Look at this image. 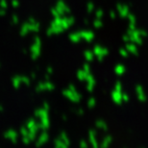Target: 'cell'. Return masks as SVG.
Wrapping results in <instances>:
<instances>
[{
	"label": "cell",
	"mask_w": 148,
	"mask_h": 148,
	"mask_svg": "<svg viewBox=\"0 0 148 148\" xmlns=\"http://www.w3.org/2000/svg\"><path fill=\"white\" fill-rule=\"evenodd\" d=\"M95 126H96L98 129L103 130V131H105V132L108 130V125H107V123H106L105 121H104V120H102V119H98V120H96V122H95Z\"/></svg>",
	"instance_id": "obj_20"
},
{
	"label": "cell",
	"mask_w": 148,
	"mask_h": 148,
	"mask_svg": "<svg viewBox=\"0 0 148 148\" xmlns=\"http://www.w3.org/2000/svg\"><path fill=\"white\" fill-rule=\"evenodd\" d=\"M80 36H81L82 40H84L88 42H91L94 38V34L91 31H80Z\"/></svg>",
	"instance_id": "obj_14"
},
{
	"label": "cell",
	"mask_w": 148,
	"mask_h": 148,
	"mask_svg": "<svg viewBox=\"0 0 148 148\" xmlns=\"http://www.w3.org/2000/svg\"><path fill=\"white\" fill-rule=\"evenodd\" d=\"M40 129H42L43 131H45L46 129L49 128L50 126V121H49V115H44V116L40 118V123H38Z\"/></svg>",
	"instance_id": "obj_12"
},
{
	"label": "cell",
	"mask_w": 148,
	"mask_h": 148,
	"mask_svg": "<svg viewBox=\"0 0 148 148\" xmlns=\"http://www.w3.org/2000/svg\"><path fill=\"white\" fill-rule=\"evenodd\" d=\"M11 4H12V6H13L14 8H17L19 6V1H18V0H12Z\"/></svg>",
	"instance_id": "obj_41"
},
{
	"label": "cell",
	"mask_w": 148,
	"mask_h": 148,
	"mask_svg": "<svg viewBox=\"0 0 148 148\" xmlns=\"http://www.w3.org/2000/svg\"><path fill=\"white\" fill-rule=\"evenodd\" d=\"M12 84L14 87V88H20V86L22 85V79L21 76H16L14 77L13 80H12Z\"/></svg>",
	"instance_id": "obj_22"
},
{
	"label": "cell",
	"mask_w": 148,
	"mask_h": 148,
	"mask_svg": "<svg viewBox=\"0 0 148 148\" xmlns=\"http://www.w3.org/2000/svg\"><path fill=\"white\" fill-rule=\"evenodd\" d=\"M56 10H57L59 13H60V14L62 16H64V14H69L70 10H69V7L67 6L66 3H64V1H62V0H60L57 4H56Z\"/></svg>",
	"instance_id": "obj_7"
},
{
	"label": "cell",
	"mask_w": 148,
	"mask_h": 148,
	"mask_svg": "<svg viewBox=\"0 0 148 148\" xmlns=\"http://www.w3.org/2000/svg\"><path fill=\"white\" fill-rule=\"evenodd\" d=\"M136 93H137V96H138V99L140 100V102H145L146 101V94L144 92V90L143 88V86L140 85H138L136 87Z\"/></svg>",
	"instance_id": "obj_10"
},
{
	"label": "cell",
	"mask_w": 148,
	"mask_h": 148,
	"mask_svg": "<svg viewBox=\"0 0 148 148\" xmlns=\"http://www.w3.org/2000/svg\"><path fill=\"white\" fill-rule=\"evenodd\" d=\"M86 82H87V90L91 92L94 90V86H95V80H94V77L92 76V74L90 73L86 79Z\"/></svg>",
	"instance_id": "obj_13"
},
{
	"label": "cell",
	"mask_w": 148,
	"mask_h": 148,
	"mask_svg": "<svg viewBox=\"0 0 148 148\" xmlns=\"http://www.w3.org/2000/svg\"><path fill=\"white\" fill-rule=\"evenodd\" d=\"M30 32L31 31H30V28H29L28 23L27 22L24 23V24L21 26V29H20V35H21V36H26V35H28Z\"/></svg>",
	"instance_id": "obj_26"
},
{
	"label": "cell",
	"mask_w": 148,
	"mask_h": 148,
	"mask_svg": "<svg viewBox=\"0 0 148 148\" xmlns=\"http://www.w3.org/2000/svg\"><path fill=\"white\" fill-rule=\"evenodd\" d=\"M114 90H122V84L119 82V81H117L116 83H115V85H114Z\"/></svg>",
	"instance_id": "obj_36"
},
{
	"label": "cell",
	"mask_w": 148,
	"mask_h": 148,
	"mask_svg": "<svg viewBox=\"0 0 148 148\" xmlns=\"http://www.w3.org/2000/svg\"><path fill=\"white\" fill-rule=\"evenodd\" d=\"M20 134H21L22 137H25V136H28L29 134V130L26 126H23L21 127V129H20Z\"/></svg>",
	"instance_id": "obj_30"
},
{
	"label": "cell",
	"mask_w": 148,
	"mask_h": 148,
	"mask_svg": "<svg viewBox=\"0 0 148 148\" xmlns=\"http://www.w3.org/2000/svg\"><path fill=\"white\" fill-rule=\"evenodd\" d=\"M116 8H117L118 14H119V16L122 17V18H125V17L128 16V14H130L129 6L123 5V4H117Z\"/></svg>",
	"instance_id": "obj_9"
},
{
	"label": "cell",
	"mask_w": 148,
	"mask_h": 148,
	"mask_svg": "<svg viewBox=\"0 0 148 148\" xmlns=\"http://www.w3.org/2000/svg\"><path fill=\"white\" fill-rule=\"evenodd\" d=\"M63 94L64 96H66L67 99H69L70 101H72L74 103H77L81 100V95L77 91L74 85H69V88H66V90H64L63 91Z\"/></svg>",
	"instance_id": "obj_1"
},
{
	"label": "cell",
	"mask_w": 148,
	"mask_h": 148,
	"mask_svg": "<svg viewBox=\"0 0 148 148\" xmlns=\"http://www.w3.org/2000/svg\"><path fill=\"white\" fill-rule=\"evenodd\" d=\"M42 108L44 109V110H46V111H48L49 112V105H48V103H43V106H42Z\"/></svg>",
	"instance_id": "obj_43"
},
{
	"label": "cell",
	"mask_w": 148,
	"mask_h": 148,
	"mask_svg": "<svg viewBox=\"0 0 148 148\" xmlns=\"http://www.w3.org/2000/svg\"><path fill=\"white\" fill-rule=\"evenodd\" d=\"M112 99L115 104L117 105H121L123 102L122 99V90H114L112 91Z\"/></svg>",
	"instance_id": "obj_8"
},
{
	"label": "cell",
	"mask_w": 148,
	"mask_h": 148,
	"mask_svg": "<svg viewBox=\"0 0 148 148\" xmlns=\"http://www.w3.org/2000/svg\"><path fill=\"white\" fill-rule=\"evenodd\" d=\"M77 114H80V115H83V114H84V110H83V109H78V111H77Z\"/></svg>",
	"instance_id": "obj_46"
},
{
	"label": "cell",
	"mask_w": 148,
	"mask_h": 148,
	"mask_svg": "<svg viewBox=\"0 0 148 148\" xmlns=\"http://www.w3.org/2000/svg\"><path fill=\"white\" fill-rule=\"evenodd\" d=\"M110 16H111V18H112V19L115 18V16H115V13H114V11H111L110 12Z\"/></svg>",
	"instance_id": "obj_44"
},
{
	"label": "cell",
	"mask_w": 148,
	"mask_h": 148,
	"mask_svg": "<svg viewBox=\"0 0 148 148\" xmlns=\"http://www.w3.org/2000/svg\"><path fill=\"white\" fill-rule=\"evenodd\" d=\"M95 16H96V18H100V19L102 18V16H103V11H102V9H98V10H96V12H95Z\"/></svg>",
	"instance_id": "obj_33"
},
{
	"label": "cell",
	"mask_w": 148,
	"mask_h": 148,
	"mask_svg": "<svg viewBox=\"0 0 148 148\" xmlns=\"http://www.w3.org/2000/svg\"><path fill=\"white\" fill-rule=\"evenodd\" d=\"M93 53H94V55H95V57L97 58V60H98V62H102L104 57L108 56L109 50L106 48V47H102L98 45V44H96V45H94L93 47Z\"/></svg>",
	"instance_id": "obj_4"
},
{
	"label": "cell",
	"mask_w": 148,
	"mask_h": 148,
	"mask_svg": "<svg viewBox=\"0 0 148 148\" xmlns=\"http://www.w3.org/2000/svg\"><path fill=\"white\" fill-rule=\"evenodd\" d=\"M126 71V67L123 66V64H118L115 66L114 67V73L116 74V75L118 76H121V75H123L124 73H125Z\"/></svg>",
	"instance_id": "obj_19"
},
{
	"label": "cell",
	"mask_w": 148,
	"mask_h": 148,
	"mask_svg": "<svg viewBox=\"0 0 148 148\" xmlns=\"http://www.w3.org/2000/svg\"><path fill=\"white\" fill-rule=\"evenodd\" d=\"M94 10V4L92 2H88V4H87V11H88V13H92Z\"/></svg>",
	"instance_id": "obj_31"
},
{
	"label": "cell",
	"mask_w": 148,
	"mask_h": 148,
	"mask_svg": "<svg viewBox=\"0 0 148 148\" xmlns=\"http://www.w3.org/2000/svg\"><path fill=\"white\" fill-rule=\"evenodd\" d=\"M119 54H120L121 57L127 58L129 56V52H128V50H127L126 48H120L119 49Z\"/></svg>",
	"instance_id": "obj_29"
},
{
	"label": "cell",
	"mask_w": 148,
	"mask_h": 148,
	"mask_svg": "<svg viewBox=\"0 0 148 148\" xmlns=\"http://www.w3.org/2000/svg\"><path fill=\"white\" fill-rule=\"evenodd\" d=\"M49 140V136L47 134V132L43 131L42 133L40 134V136L38 137V140H37V146H40V145H43L44 143H46L47 141Z\"/></svg>",
	"instance_id": "obj_17"
},
{
	"label": "cell",
	"mask_w": 148,
	"mask_h": 148,
	"mask_svg": "<svg viewBox=\"0 0 148 148\" xmlns=\"http://www.w3.org/2000/svg\"><path fill=\"white\" fill-rule=\"evenodd\" d=\"M51 14H52V16H54V17H60V16H62L61 14H60V13L56 10V8H53L52 10H51Z\"/></svg>",
	"instance_id": "obj_34"
},
{
	"label": "cell",
	"mask_w": 148,
	"mask_h": 148,
	"mask_svg": "<svg viewBox=\"0 0 148 148\" xmlns=\"http://www.w3.org/2000/svg\"><path fill=\"white\" fill-rule=\"evenodd\" d=\"M69 40L73 43H78L79 41H81L82 38H81V36H80L79 32H76V33H72V34L69 35Z\"/></svg>",
	"instance_id": "obj_21"
},
{
	"label": "cell",
	"mask_w": 148,
	"mask_h": 148,
	"mask_svg": "<svg viewBox=\"0 0 148 148\" xmlns=\"http://www.w3.org/2000/svg\"><path fill=\"white\" fill-rule=\"evenodd\" d=\"M122 40H123V41H125V42H129V41H130V38H129L128 35H125V36H123Z\"/></svg>",
	"instance_id": "obj_42"
},
{
	"label": "cell",
	"mask_w": 148,
	"mask_h": 148,
	"mask_svg": "<svg viewBox=\"0 0 148 148\" xmlns=\"http://www.w3.org/2000/svg\"><path fill=\"white\" fill-rule=\"evenodd\" d=\"M21 79H22V84H24V85H26V86H29V85H30V78H29V77L21 76Z\"/></svg>",
	"instance_id": "obj_32"
},
{
	"label": "cell",
	"mask_w": 148,
	"mask_h": 148,
	"mask_svg": "<svg viewBox=\"0 0 148 148\" xmlns=\"http://www.w3.org/2000/svg\"><path fill=\"white\" fill-rule=\"evenodd\" d=\"M40 47H41L40 38L38 37H36L33 45L31 46V56L33 59H37L40 55Z\"/></svg>",
	"instance_id": "obj_5"
},
{
	"label": "cell",
	"mask_w": 148,
	"mask_h": 148,
	"mask_svg": "<svg viewBox=\"0 0 148 148\" xmlns=\"http://www.w3.org/2000/svg\"><path fill=\"white\" fill-rule=\"evenodd\" d=\"M46 72L47 74H52L53 73V69H52V67H47V69H46Z\"/></svg>",
	"instance_id": "obj_45"
},
{
	"label": "cell",
	"mask_w": 148,
	"mask_h": 148,
	"mask_svg": "<svg viewBox=\"0 0 148 148\" xmlns=\"http://www.w3.org/2000/svg\"><path fill=\"white\" fill-rule=\"evenodd\" d=\"M54 145L57 148H66L70 145V140L66 132H62L60 136L54 141Z\"/></svg>",
	"instance_id": "obj_2"
},
{
	"label": "cell",
	"mask_w": 148,
	"mask_h": 148,
	"mask_svg": "<svg viewBox=\"0 0 148 148\" xmlns=\"http://www.w3.org/2000/svg\"><path fill=\"white\" fill-rule=\"evenodd\" d=\"M0 7L3 9H6L7 10L8 8V2L6 0H0Z\"/></svg>",
	"instance_id": "obj_35"
},
{
	"label": "cell",
	"mask_w": 148,
	"mask_h": 148,
	"mask_svg": "<svg viewBox=\"0 0 148 148\" xmlns=\"http://www.w3.org/2000/svg\"><path fill=\"white\" fill-rule=\"evenodd\" d=\"M112 141V138L111 137V136H106V137L103 138L102 143H101V145H100V146L103 147V148H106V147L110 146Z\"/></svg>",
	"instance_id": "obj_24"
},
{
	"label": "cell",
	"mask_w": 148,
	"mask_h": 148,
	"mask_svg": "<svg viewBox=\"0 0 148 148\" xmlns=\"http://www.w3.org/2000/svg\"><path fill=\"white\" fill-rule=\"evenodd\" d=\"M63 119L66 120V115H63Z\"/></svg>",
	"instance_id": "obj_47"
},
{
	"label": "cell",
	"mask_w": 148,
	"mask_h": 148,
	"mask_svg": "<svg viewBox=\"0 0 148 148\" xmlns=\"http://www.w3.org/2000/svg\"><path fill=\"white\" fill-rule=\"evenodd\" d=\"M27 23H28L31 32L37 33V32H38V30H40V23H38L37 20H35L34 18H29Z\"/></svg>",
	"instance_id": "obj_16"
},
{
	"label": "cell",
	"mask_w": 148,
	"mask_h": 148,
	"mask_svg": "<svg viewBox=\"0 0 148 148\" xmlns=\"http://www.w3.org/2000/svg\"><path fill=\"white\" fill-rule=\"evenodd\" d=\"M4 137L7 138V140H11L12 143H16V140H17L18 134H17V132L14 131V130H8V131L5 132Z\"/></svg>",
	"instance_id": "obj_11"
},
{
	"label": "cell",
	"mask_w": 148,
	"mask_h": 148,
	"mask_svg": "<svg viewBox=\"0 0 148 148\" xmlns=\"http://www.w3.org/2000/svg\"><path fill=\"white\" fill-rule=\"evenodd\" d=\"M125 48L128 50V52L131 53V54L135 55V56L138 55V48H137L136 43H134V42H127Z\"/></svg>",
	"instance_id": "obj_18"
},
{
	"label": "cell",
	"mask_w": 148,
	"mask_h": 148,
	"mask_svg": "<svg viewBox=\"0 0 148 148\" xmlns=\"http://www.w3.org/2000/svg\"><path fill=\"white\" fill-rule=\"evenodd\" d=\"M88 140H90V143L93 148H97L99 146L96 138V132L94 130H90V132H88Z\"/></svg>",
	"instance_id": "obj_15"
},
{
	"label": "cell",
	"mask_w": 148,
	"mask_h": 148,
	"mask_svg": "<svg viewBox=\"0 0 148 148\" xmlns=\"http://www.w3.org/2000/svg\"><path fill=\"white\" fill-rule=\"evenodd\" d=\"M96 105V100L94 97H90V99H88V107L90 108V109H92L94 108V106Z\"/></svg>",
	"instance_id": "obj_27"
},
{
	"label": "cell",
	"mask_w": 148,
	"mask_h": 148,
	"mask_svg": "<svg viewBox=\"0 0 148 148\" xmlns=\"http://www.w3.org/2000/svg\"><path fill=\"white\" fill-rule=\"evenodd\" d=\"M55 88V86L53 83H51L50 81H45V82H42V83H40L37 88H36V90L37 91H45V90H53Z\"/></svg>",
	"instance_id": "obj_6"
},
{
	"label": "cell",
	"mask_w": 148,
	"mask_h": 148,
	"mask_svg": "<svg viewBox=\"0 0 148 148\" xmlns=\"http://www.w3.org/2000/svg\"><path fill=\"white\" fill-rule=\"evenodd\" d=\"M19 21V19H18V16H16V14H14L13 17H12V22H13V24H17Z\"/></svg>",
	"instance_id": "obj_39"
},
{
	"label": "cell",
	"mask_w": 148,
	"mask_h": 148,
	"mask_svg": "<svg viewBox=\"0 0 148 148\" xmlns=\"http://www.w3.org/2000/svg\"><path fill=\"white\" fill-rule=\"evenodd\" d=\"M90 73H88V72H86L84 69H80L77 71V78H78L80 81H86V79H87V77L88 75Z\"/></svg>",
	"instance_id": "obj_23"
},
{
	"label": "cell",
	"mask_w": 148,
	"mask_h": 148,
	"mask_svg": "<svg viewBox=\"0 0 148 148\" xmlns=\"http://www.w3.org/2000/svg\"><path fill=\"white\" fill-rule=\"evenodd\" d=\"M122 99H123V102L127 103V102H129L130 97H129V95H128V94H127V93L122 92Z\"/></svg>",
	"instance_id": "obj_37"
},
{
	"label": "cell",
	"mask_w": 148,
	"mask_h": 148,
	"mask_svg": "<svg viewBox=\"0 0 148 148\" xmlns=\"http://www.w3.org/2000/svg\"><path fill=\"white\" fill-rule=\"evenodd\" d=\"M83 69H84L86 72L90 73V64H85L84 66H83Z\"/></svg>",
	"instance_id": "obj_40"
},
{
	"label": "cell",
	"mask_w": 148,
	"mask_h": 148,
	"mask_svg": "<svg viewBox=\"0 0 148 148\" xmlns=\"http://www.w3.org/2000/svg\"><path fill=\"white\" fill-rule=\"evenodd\" d=\"M84 57L88 62H91V61H93L95 55H94L93 51H90V50H86V51L84 52Z\"/></svg>",
	"instance_id": "obj_25"
},
{
	"label": "cell",
	"mask_w": 148,
	"mask_h": 148,
	"mask_svg": "<svg viewBox=\"0 0 148 148\" xmlns=\"http://www.w3.org/2000/svg\"><path fill=\"white\" fill-rule=\"evenodd\" d=\"M80 147L81 148H87L88 147V143H87V140H82L81 141H80Z\"/></svg>",
	"instance_id": "obj_38"
},
{
	"label": "cell",
	"mask_w": 148,
	"mask_h": 148,
	"mask_svg": "<svg viewBox=\"0 0 148 148\" xmlns=\"http://www.w3.org/2000/svg\"><path fill=\"white\" fill-rule=\"evenodd\" d=\"M127 35L129 36L130 41L131 42H134L136 44H141L143 43V37L140 36V30L138 29H128V32H127Z\"/></svg>",
	"instance_id": "obj_3"
},
{
	"label": "cell",
	"mask_w": 148,
	"mask_h": 148,
	"mask_svg": "<svg viewBox=\"0 0 148 148\" xmlns=\"http://www.w3.org/2000/svg\"><path fill=\"white\" fill-rule=\"evenodd\" d=\"M3 109H4V108H3L2 106H0V112H3Z\"/></svg>",
	"instance_id": "obj_48"
},
{
	"label": "cell",
	"mask_w": 148,
	"mask_h": 148,
	"mask_svg": "<svg viewBox=\"0 0 148 148\" xmlns=\"http://www.w3.org/2000/svg\"><path fill=\"white\" fill-rule=\"evenodd\" d=\"M93 26H94V28H96V29L101 28L102 26H103V22H102V20L100 19V18H96V19L93 21Z\"/></svg>",
	"instance_id": "obj_28"
}]
</instances>
